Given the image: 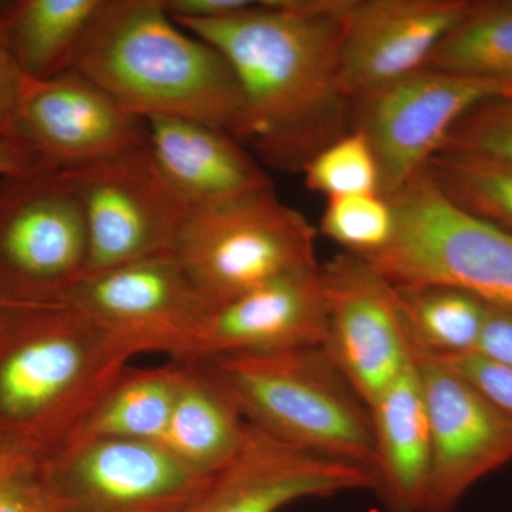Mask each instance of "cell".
<instances>
[{"mask_svg": "<svg viewBox=\"0 0 512 512\" xmlns=\"http://www.w3.org/2000/svg\"><path fill=\"white\" fill-rule=\"evenodd\" d=\"M325 330L320 265L212 306L185 360L322 345Z\"/></svg>", "mask_w": 512, "mask_h": 512, "instance_id": "obj_17", "label": "cell"}, {"mask_svg": "<svg viewBox=\"0 0 512 512\" xmlns=\"http://www.w3.org/2000/svg\"><path fill=\"white\" fill-rule=\"evenodd\" d=\"M16 453L10 451L9 448H6L5 444L0 441V461L6 460V458L10 456H15Z\"/></svg>", "mask_w": 512, "mask_h": 512, "instance_id": "obj_35", "label": "cell"}, {"mask_svg": "<svg viewBox=\"0 0 512 512\" xmlns=\"http://www.w3.org/2000/svg\"><path fill=\"white\" fill-rule=\"evenodd\" d=\"M476 353L512 367V309L488 305Z\"/></svg>", "mask_w": 512, "mask_h": 512, "instance_id": "obj_31", "label": "cell"}, {"mask_svg": "<svg viewBox=\"0 0 512 512\" xmlns=\"http://www.w3.org/2000/svg\"><path fill=\"white\" fill-rule=\"evenodd\" d=\"M28 77L22 73L0 40V128L8 121L18 103Z\"/></svg>", "mask_w": 512, "mask_h": 512, "instance_id": "obj_33", "label": "cell"}, {"mask_svg": "<svg viewBox=\"0 0 512 512\" xmlns=\"http://www.w3.org/2000/svg\"><path fill=\"white\" fill-rule=\"evenodd\" d=\"M39 467L56 512H185L211 477L130 440H72Z\"/></svg>", "mask_w": 512, "mask_h": 512, "instance_id": "obj_10", "label": "cell"}, {"mask_svg": "<svg viewBox=\"0 0 512 512\" xmlns=\"http://www.w3.org/2000/svg\"><path fill=\"white\" fill-rule=\"evenodd\" d=\"M372 490L365 468L316 456L248 423L235 456L185 512H278L309 498Z\"/></svg>", "mask_w": 512, "mask_h": 512, "instance_id": "obj_15", "label": "cell"}, {"mask_svg": "<svg viewBox=\"0 0 512 512\" xmlns=\"http://www.w3.org/2000/svg\"><path fill=\"white\" fill-rule=\"evenodd\" d=\"M101 0H15L0 3V40L28 79L72 69Z\"/></svg>", "mask_w": 512, "mask_h": 512, "instance_id": "obj_21", "label": "cell"}, {"mask_svg": "<svg viewBox=\"0 0 512 512\" xmlns=\"http://www.w3.org/2000/svg\"><path fill=\"white\" fill-rule=\"evenodd\" d=\"M414 357L431 434L423 512H453L478 481L511 463L512 420L446 360L419 350Z\"/></svg>", "mask_w": 512, "mask_h": 512, "instance_id": "obj_14", "label": "cell"}, {"mask_svg": "<svg viewBox=\"0 0 512 512\" xmlns=\"http://www.w3.org/2000/svg\"><path fill=\"white\" fill-rule=\"evenodd\" d=\"M82 205L62 171L0 180V299L62 303L86 278Z\"/></svg>", "mask_w": 512, "mask_h": 512, "instance_id": "obj_7", "label": "cell"}, {"mask_svg": "<svg viewBox=\"0 0 512 512\" xmlns=\"http://www.w3.org/2000/svg\"><path fill=\"white\" fill-rule=\"evenodd\" d=\"M133 355L72 303L0 308V441L42 460L77 436Z\"/></svg>", "mask_w": 512, "mask_h": 512, "instance_id": "obj_2", "label": "cell"}, {"mask_svg": "<svg viewBox=\"0 0 512 512\" xmlns=\"http://www.w3.org/2000/svg\"><path fill=\"white\" fill-rule=\"evenodd\" d=\"M315 228L274 188L224 207L194 210L174 254L211 306L318 268Z\"/></svg>", "mask_w": 512, "mask_h": 512, "instance_id": "obj_6", "label": "cell"}, {"mask_svg": "<svg viewBox=\"0 0 512 512\" xmlns=\"http://www.w3.org/2000/svg\"><path fill=\"white\" fill-rule=\"evenodd\" d=\"M396 289L414 350L439 357L476 352L488 303L450 286Z\"/></svg>", "mask_w": 512, "mask_h": 512, "instance_id": "obj_23", "label": "cell"}, {"mask_svg": "<svg viewBox=\"0 0 512 512\" xmlns=\"http://www.w3.org/2000/svg\"><path fill=\"white\" fill-rule=\"evenodd\" d=\"M349 0H264L227 18L177 23L220 50L242 110L234 137L262 164L302 173L352 131L342 80Z\"/></svg>", "mask_w": 512, "mask_h": 512, "instance_id": "obj_1", "label": "cell"}, {"mask_svg": "<svg viewBox=\"0 0 512 512\" xmlns=\"http://www.w3.org/2000/svg\"><path fill=\"white\" fill-rule=\"evenodd\" d=\"M178 373L177 362L153 369L128 366L101 397L73 440L163 443L173 413Z\"/></svg>", "mask_w": 512, "mask_h": 512, "instance_id": "obj_22", "label": "cell"}, {"mask_svg": "<svg viewBox=\"0 0 512 512\" xmlns=\"http://www.w3.org/2000/svg\"><path fill=\"white\" fill-rule=\"evenodd\" d=\"M5 305H9V302H6V301H3V299H0V308H2V306H5Z\"/></svg>", "mask_w": 512, "mask_h": 512, "instance_id": "obj_36", "label": "cell"}, {"mask_svg": "<svg viewBox=\"0 0 512 512\" xmlns=\"http://www.w3.org/2000/svg\"><path fill=\"white\" fill-rule=\"evenodd\" d=\"M86 221L87 275L174 252L191 207L141 147L62 171Z\"/></svg>", "mask_w": 512, "mask_h": 512, "instance_id": "obj_8", "label": "cell"}, {"mask_svg": "<svg viewBox=\"0 0 512 512\" xmlns=\"http://www.w3.org/2000/svg\"><path fill=\"white\" fill-rule=\"evenodd\" d=\"M507 94L512 84L423 69L353 101L352 130L373 148L383 197L419 177L471 110Z\"/></svg>", "mask_w": 512, "mask_h": 512, "instance_id": "obj_9", "label": "cell"}, {"mask_svg": "<svg viewBox=\"0 0 512 512\" xmlns=\"http://www.w3.org/2000/svg\"><path fill=\"white\" fill-rule=\"evenodd\" d=\"M372 491L386 512H423L431 471L429 414L416 357L369 406Z\"/></svg>", "mask_w": 512, "mask_h": 512, "instance_id": "obj_19", "label": "cell"}, {"mask_svg": "<svg viewBox=\"0 0 512 512\" xmlns=\"http://www.w3.org/2000/svg\"><path fill=\"white\" fill-rule=\"evenodd\" d=\"M424 69L512 84V2H471Z\"/></svg>", "mask_w": 512, "mask_h": 512, "instance_id": "obj_24", "label": "cell"}, {"mask_svg": "<svg viewBox=\"0 0 512 512\" xmlns=\"http://www.w3.org/2000/svg\"><path fill=\"white\" fill-rule=\"evenodd\" d=\"M52 170L36 160L25 148L0 137V178Z\"/></svg>", "mask_w": 512, "mask_h": 512, "instance_id": "obj_34", "label": "cell"}, {"mask_svg": "<svg viewBox=\"0 0 512 512\" xmlns=\"http://www.w3.org/2000/svg\"><path fill=\"white\" fill-rule=\"evenodd\" d=\"M323 349L369 407L414 359L399 292L360 258L342 252L322 265Z\"/></svg>", "mask_w": 512, "mask_h": 512, "instance_id": "obj_13", "label": "cell"}, {"mask_svg": "<svg viewBox=\"0 0 512 512\" xmlns=\"http://www.w3.org/2000/svg\"><path fill=\"white\" fill-rule=\"evenodd\" d=\"M305 185L326 198L382 194L375 153L360 131L352 130L323 148L303 168Z\"/></svg>", "mask_w": 512, "mask_h": 512, "instance_id": "obj_26", "label": "cell"}, {"mask_svg": "<svg viewBox=\"0 0 512 512\" xmlns=\"http://www.w3.org/2000/svg\"><path fill=\"white\" fill-rule=\"evenodd\" d=\"M67 303L79 308L133 356L190 355L211 306L174 252L86 276Z\"/></svg>", "mask_w": 512, "mask_h": 512, "instance_id": "obj_11", "label": "cell"}, {"mask_svg": "<svg viewBox=\"0 0 512 512\" xmlns=\"http://www.w3.org/2000/svg\"><path fill=\"white\" fill-rule=\"evenodd\" d=\"M423 173L458 208L512 234V165L440 151Z\"/></svg>", "mask_w": 512, "mask_h": 512, "instance_id": "obj_25", "label": "cell"}, {"mask_svg": "<svg viewBox=\"0 0 512 512\" xmlns=\"http://www.w3.org/2000/svg\"><path fill=\"white\" fill-rule=\"evenodd\" d=\"M320 229L343 252L367 258L382 251L393 237L392 204L382 194L329 198Z\"/></svg>", "mask_w": 512, "mask_h": 512, "instance_id": "obj_27", "label": "cell"}, {"mask_svg": "<svg viewBox=\"0 0 512 512\" xmlns=\"http://www.w3.org/2000/svg\"><path fill=\"white\" fill-rule=\"evenodd\" d=\"M470 6L471 0H349L340 62L350 101L423 70Z\"/></svg>", "mask_w": 512, "mask_h": 512, "instance_id": "obj_16", "label": "cell"}, {"mask_svg": "<svg viewBox=\"0 0 512 512\" xmlns=\"http://www.w3.org/2000/svg\"><path fill=\"white\" fill-rule=\"evenodd\" d=\"M0 137L47 168L67 171L148 146V126L70 69L52 79L26 80Z\"/></svg>", "mask_w": 512, "mask_h": 512, "instance_id": "obj_12", "label": "cell"}, {"mask_svg": "<svg viewBox=\"0 0 512 512\" xmlns=\"http://www.w3.org/2000/svg\"><path fill=\"white\" fill-rule=\"evenodd\" d=\"M202 362L224 384L252 426L308 453L370 473L369 407L322 345Z\"/></svg>", "mask_w": 512, "mask_h": 512, "instance_id": "obj_4", "label": "cell"}, {"mask_svg": "<svg viewBox=\"0 0 512 512\" xmlns=\"http://www.w3.org/2000/svg\"><path fill=\"white\" fill-rule=\"evenodd\" d=\"M252 3L251 0H163L165 12L175 23L227 18Z\"/></svg>", "mask_w": 512, "mask_h": 512, "instance_id": "obj_32", "label": "cell"}, {"mask_svg": "<svg viewBox=\"0 0 512 512\" xmlns=\"http://www.w3.org/2000/svg\"><path fill=\"white\" fill-rule=\"evenodd\" d=\"M394 212L389 244L367 256L397 288L441 285L512 309V234L447 200L426 174L387 198Z\"/></svg>", "mask_w": 512, "mask_h": 512, "instance_id": "obj_5", "label": "cell"}, {"mask_svg": "<svg viewBox=\"0 0 512 512\" xmlns=\"http://www.w3.org/2000/svg\"><path fill=\"white\" fill-rule=\"evenodd\" d=\"M441 359L446 360L488 402L512 420V367L494 362L476 352Z\"/></svg>", "mask_w": 512, "mask_h": 512, "instance_id": "obj_30", "label": "cell"}, {"mask_svg": "<svg viewBox=\"0 0 512 512\" xmlns=\"http://www.w3.org/2000/svg\"><path fill=\"white\" fill-rule=\"evenodd\" d=\"M148 147L191 210L247 200L274 188L261 161L222 128L181 117H150Z\"/></svg>", "mask_w": 512, "mask_h": 512, "instance_id": "obj_18", "label": "cell"}, {"mask_svg": "<svg viewBox=\"0 0 512 512\" xmlns=\"http://www.w3.org/2000/svg\"><path fill=\"white\" fill-rule=\"evenodd\" d=\"M0 512H56L39 460L15 454L0 461Z\"/></svg>", "mask_w": 512, "mask_h": 512, "instance_id": "obj_29", "label": "cell"}, {"mask_svg": "<svg viewBox=\"0 0 512 512\" xmlns=\"http://www.w3.org/2000/svg\"><path fill=\"white\" fill-rule=\"evenodd\" d=\"M143 119L181 117L234 136L237 77L220 50L187 35L163 0H101L72 66Z\"/></svg>", "mask_w": 512, "mask_h": 512, "instance_id": "obj_3", "label": "cell"}, {"mask_svg": "<svg viewBox=\"0 0 512 512\" xmlns=\"http://www.w3.org/2000/svg\"><path fill=\"white\" fill-rule=\"evenodd\" d=\"M177 363V393L161 446L200 473L214 474L241 447L248 421L207 363Z\"/></svg>", "mask_w": 512, "mask_h": 512, "instance_id": "obj_20", "label": "cell"}, {"mask_svg": "<svg viewBox=\"0 0 512 512\" xmlns=\"http://www.w3.org/2000/svg\"><path fill=\"white\" fill-rule=\"evenodd\" d=\"M441 151L473 154L512 165V94L484 101L458 121Z\"/></svg>", "mask_w": 512, "mask_h": 512, "instance_id": "obj_28", "label": "cell"}]
</instances>
